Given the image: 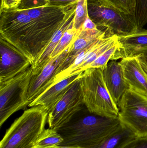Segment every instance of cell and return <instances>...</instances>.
I'll use <instances>...</instances> for the list:
<instances>
[{
	"mask_svg": "<svg viewBox=\"0 0 147 148\" xmlns=\"http://www.w3.org/2000/svg\"><path fill=\"white\" fill-rule=\"evenodd\" d=\"M121 123L119 117L93 114L85 106L67 124L57 130L64 139L60 146L97 148Z\"/></svg>",
	"mask_w": 147,
	"mask_h": 148,
	"instance_id": "cell-1",
	"label": "cell"
},
{
	"mask_svg": "<svg viewBox=\"0 0 147 148\" xmlns=\"http://www.w3.org/2000/svg\"><path fill=\"white\" fill-rule=\"evenodd\" d=\"M77 3L64 8L46 5L23 10L31 18V23L22 53L33 64L44 52Z\"/></svg>",
	"mask_w": 147,
	"mask_h": 148,
	"instance_id": "cell-2",
	"label": "cell"
},
{
	"mask_svg": "<svg viewBox=\"0 0 147 148\" xmlns=\"http://www.w3.org/2000/svg\"><path fill=\"white\" fill-rule=\"evenodd\" d=\"M47 115L40 106L25 110L7 130L0 148H33L45 129Z\"/></svg>",
	"mask_w": 147,
	"mask_h": 148,
	"instance_id": "cell-3",
	"label": "cell"
},
{
	"mask_svg": "<svg viewBox=\"0 0 147 148\" xmlns=\"http://www.w3.org/2000/svg\"><path fill=\"white\" fill-rule=\"evenodd\" d=\"M84 103L93 114L109 118L118 117L119 108L111 98L101 69L89 68L81 77Z\"/></svg>",
	"mask_w": 147,
	"mask_h": 148,
	"instance_id": "cell-4",
	"label": "cell"
},
{
	"mask_svg": "<svg viewBox=\"0 0 147 148\" xmlns=\"http://www.w3.org/2000/svg\"><path fill=\"white\" fill-rule=\"evenodd\" d=\"M88 16L102 30L112 35H127L139 30L135 16L120 11L104 0H87Z\"/></svg>",
	"mask_w": 147,
	"mask_h": 148,
	"instance_id": "cell-5",
	"label": "cell"
},
{
	"mask_svg": "<svg viewBox=\"0 0 147 148\" xmlns=\"http://www.w3.org/2000/svg\"><path fill=\"white\" fill-rule=\"evenodd\" d=\"M31 67L12 79L0 83V126L12 114L28 106L26 100L32 76Z\"/></svg>",
	"mask_w": 147,
	"mask_h": 148,
	"instance_id": "cell-6",
	"label": "cell"
},
{
	"mask_svg": "<svg viewBox=\"0 0 147 148\" xmlns=\"http://www.w3.org/2000/svg\"><path fill=\"white\" fill-rule=\"evenodd\" d=\"M119 117L122 124L137 137L147 136V98L128 90L118 105Z\"/></svg>",
	"mask_w": 147,
	"mask_h": 148,
	"instance_id": "cell-7",
	"label": "cell"
},
{
	"mask_svg": "<svg viewBox=\"0 0 147 148\" xmlns=\"http://www.w3.org/2000/svg\"><path fill=\"white\" fill-rule=\"evenodd\" d=\"M31 18L23 10H6L0 12V36L22 53L30 30Z\"/></svg>",
	"mask_w": 147,
	"mask_h": 148,
	"instance_id": "cell-8",
	"label": "cell"
},
{
	"mask_svg": "<svg viewBox=\"0 0 147 148\" xmlns=\"http://www.w3.org/2000/svg\"><path fill=\"white\" fill-rule=\"evenodd\" d=\"M84 106L80 78L48 113L49 128L58 130L70 122Z\"/></svg>",
	"mask_w": 147,
	"mask_h": 148,
	"instance_id": "cell-9",
	"label": "cell"
},
{
	"mask_svg": "<svg viewBox=\"0 0 147 148\" xmlns=\"http://www.w3.org/2000/svg\"><path fill=\"white\" fill-rule=\"evenodd\" d=\"M0 83L12 79L31 67L30 60L0 36Z\"/></svg>",
	"mask_w": 147,
	"mask_h": 148,
	"instance_id": "cell-10",
	"label": "cell"
},
{
	"mask_svg": "<svg viewBox=\"0 0 147 148\" xmlns=\"http://www.w3.org/2000/svg\"><path fill=\"white\" fill-rule=\"evenodd\" d=\"M74 42L58 55L52 58L39 74L32 75L27 93L28 105L50 86L54 77L59 73L61 65L68 56Z\"/></svg>",
	"mask_w": 147,
	"mask_h": 148,
	"instance_id": "cell-11",
	"label": "cell"
},
{
	"mask_svg": "<svg viewBox=\"0 0 147 148\" xmlns=\"http://www.w3.org/2000/svg\"><path fill=\"white\" fill-rule=\"evenodd\" d=\"M120 64L130 89L147 98V59L146 54L122 59Z\"/></svg>",
	"mask_w": 147,
	"mask_h": 148,
	"instance_id": "cell-12",
	"label": "cell"
},
{
	"mask_svg": "<svg viewBox=\"0 0 147 148\" xmlns=\"http://www.w3.org/2000/svg\"><path fill=\"white\" fill-rule=\"evenodd\" d=\"M147 54V29H139L127 35L117 36V45L111 60Z\"/></svg>",
	"mask_w": 147,
	"mask_h": 148,
	"instance_id": "cell-13",
	"label": "cell"
},
{
	"mask_svg": "<svg viewBox=\"0 0 147 148\" xmlns=\"http://www.w3.org/2000/svg\"><path fill=\"white\" fill-rule=\"evenodd\" d=\"M83 73L81 72L70 76L52 85L29 103L28 107L41 106L48 114L75 82L82 77Z\"/></svg>",
	"mask_w": 147,
	"mask_h": 148,
	"instance_id": "cell-14",
	"label": "cell"
},
{
	"mask_svg": "<svg viewBox=\"0 0 147 148\" xmlns=\"http://www.w3.org/2000/svg\"><path fill=\"white\" fill-rule=\"evenodd\" d=\"M102 71L107 89L114 102L118 106L125 92L130 89L124 78L120 62L110 60Z\"/></svg>",
	"mask_w": 147,
	"mask_h": 148,
	"instance_id": "cell-15",
	"label": "cell"
},
{
	"mask_svg": "<svg viewBox=\"0 0 147 148\" xmlns=\"http://www.w3.org/2000/svg\"><path fill=\"white\" fill-rule=\"evenodd\" d=\"M109 33L107 29H91L82 26L69 51L68 56L61 65L59 73L69 68L73 64L77 56L85 49L106 36Z\"/></svg>",
	"mask_w": 147,
	"mask_h": 148,
	"instance_id": "cell-16",
	"label": "cell"
},
{
	"mask_svg": "<svg viewBox=\"0 0 147 148\" xmlns=\"http://www.w3.org/2000/svg\"><path fill=\"white\" fill-rule=\"evenodd\" d=\"M76 6L69 12L63 24L54 35L44 52L41 55L37 61L31 66L33 70L32 75L39 74L50 61L53 52L58 44L65 32L70 27L74 21Z\"/></svg>",
	"mask_w": 147,
	"mask_h": 148,
	"instance_id": "cell-17",
	"label": "cell"
},
{
	"mask_svg": "<svg viewBox=\"0 0 147 148\" xmlns=\"http://www.w3.org/2000/svg\"><path fill=\"white\" fill-rule=\"evenodd\" d=\"M136 137L134 132L121 123L119 127L106 137L97 148H122Z\"/></svg>",
	"mask_w": 147,
	"mask_h": 148,
	"instance_id": "cell-18",
	"label": "cell"
},
{
	"mask_svg": "<svg viewBox=\"0 0 147 148\" xmlns=\"http://www.w3.org/2000/svg\"><path fill=\"white\" fill-rule=\"evenodd\" d=\"M64 141L61 135L57 130L45 129L37 139L33 148H52L60 146Z\"/></svg>",
	"mask_w": 147,
	"mask_h": 148,
	"instance_id": "cell-19",
	"label": "cell"
},
{
	"mask_svg": "<svg viewBox=\"0 0 147 148\" xmlns=\"http://www.w3.org/2000/svg\"><path fill=\"white\" fill-rule=\"evenodd\" d=\"M73 22L63 35L59 42L53 52L51 56V59L58 55L75 40L79 29L77 30L73 27Z\"/></svg>",
	"mask_w": 147,
	"mask_h": 148,
	"instance_id": "cell-20",
	"label": "cell"
},
{
	"mask_svg": "<svg viewBox=\"0 0 147 148\" xmlns=\"http://www.w3.org/2000/svg\"><path fill=\"white\" fill-rule=\"evenodd\" d=\"M88 17L87 0H78L76 6L73 27L79 30Z\"/></svg>",
	"mask_w": 147,
	"mask_h": 148,
	"instance_id": "cell-21",
	"label": "cell"
},
{
	"mask_svg": "<svg viewBox=\"0 0 147 148\" xmlns=\"http://www.w3.org/2000/svg\"><path fill=\"white\" fill-rule=\"evenodd\" d=\"M135 15L138 29H142L147 23V0H135Z\"/></svg>",
	"mask_w": 147,
	"mask_h": 148,
	"instance_id": "cell-22",
	"label": "cell"
},
{
	"mask_svg": "<svg viewBox=\"0 0 147 148\" xmlns=\"http://www.w3.org/2000/svg\"><path fill=\"white\" fill-rule=\"evenodd\" d=\"M117 42L115 45L110 48L102 54L96 60L90 64L87 69L89 68H97L104 69L106 67L109 61L111 60L117 47Z\"/></svg>",
	"mask_w": 147,
	"mask_h": 148,
	"instance_id": "cell-23",
	"label": "cell"
},
{
	"mask_svg": "<svg viewBox=\"0 0 147 148\" xmlns=\"http://www.w3.org/2000/svg\"><path fill=\"white\" fill-rule=\"evenodd\" d=\"M125 14L135 15V0H104Z\"/></svg>",
	"mask_w": 147,
	"mask_h": 148,
	"instance_id": "cell-24",
	"label": "cell"
},
{
	"mask_svg": "<svg viewBox=\"0 0 147 148\" xmlns=\"http://www.w3.org/2000/svg\"><path fill=\"white\" fill-rule=\"evenodd\" d=\"M50 0H21L17 9L27 10L46 6Z\"/></svg>",
	"mask_w": 147,
	"mask_h": 148,
	"instance_id": "cell-25",
	"label": "cell"
},
{
	"mask_svg": "<svg viewBox=\"0 0 147 148\" xmlns=\"http://www.w3.org/2000/svg\"><path fill=\"white\" fill-rule=\"evenodd\" d=\"M122 148H147V136L136 137Z\"/></svg>",
	"mask_w": 147,
	"mask_h": 148,
	"instance_id": "cell-26",
	"label": "cell"
},
{
	"mask_svg": "<svg viewBox=\"0 0 147 148\" xmlns=\"http://www.w3.org/2000/svg\"><path fill=\"white\" fill-rule=\"evenodd\" d=\"M21 0H1L0 12L6 10L16 8Z\"/></svg>",
	"mask_w": 147,
	"mask_h": 148,
	"instance_id": "cell-27",
	"label": "cell"
},
{
	"mask_svg": "<svg viewBox=\"0 0 147 148\" xmlns=\"http://www.w3.org/2000/svg\"><path fill=\"white\" fill-rule=\"evenodd\" d=\"M78 1V0H50L47 5L64 8L77 3Z\"/></svg>",
	"mask_w": 147,
	"mask_h": 148,
	"instance_id": "cell-28",
	"label": "cell"
},
{
	"mask_svg": "<svg viewBox=\"0 0 147 148\" xmlns=\"http://www.w3.org/2000/svg\"><path fill=\"white\" fill-rule=\"evenodd\" d=\"M52 148H83L81 147H70V146H59L58 147H55Z\"/></svg>",
	"mask_w": 147,
	"mask_h": 148,
	"instance_id": "cell-29",
	"label": "cell"
}]
</instances>
